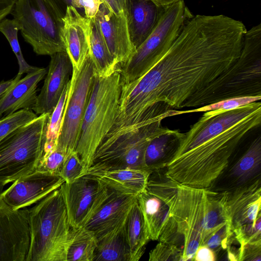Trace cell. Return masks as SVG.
<instances>
[{
    "instance_id": "cell-1",
    "label": "cell",
    "mask_w": 261,
    "mask_h": 261,
    "mask_svg": "<svg viewBox=\"0 0 261 261\" xmlns=\"http://www.w3.org/2000/svg\"><path fill=\"white\" fill-rule=\"evenodd\" d=\"M246 31L242 22L224 15H193L151 69L122 83L118 121L131 124L155 106L181 109L237 60Z\"/></svg>"
},
{
    "instance_id": "cell-2",
    "label": "cell",
    "mask_w": 261,
    "mask_h": 261,
    "mask_svg": "<svg viewBox=\"0 0 261 261\" xmlns=\"http://www.w3.org/2000/svg\"><path fill=\"white\" fill-rule=\"evenodd\" d=\"M146 189L169 206L174 245L181 251V261L193 260L198 247L207 241L206 218L213 191L180 184L161 170L150 174Z\"/></svg>"
},
{
    "instance_id": "cell-3",
    "label": "cell",
    "mask_w": 261,
    "mask_h": 261,
    "mask_svg": "<svg viewBox=\"0 0 261 261\" xmlns=\"http://www.w3.org/2000/svg\"><path fill=\"white\" fill-rule=\"evenodd\" d=\"M261 123V108L219 135L172 156L164 174L180 184L208 189L224 173L242 138Z\"/></svg>"
},
{
    "instance_id": "cell-4",
    "label": "cell",
    "mask_w": 261,
    "mask_h": 261,
    "mask_svg": "<svg viewBox=\"0 0 261 261\" xmlns=\"http://www.w3.org/2000/svg\"><path fill=\"white\" fill-rule=\"evenodd\" d=\"M176 111L169 109L163 112L152 107L136 123L110 130L97 147L86 173L126 168L147 170L144 161L146 147L154 138L173 130L163 127L161 123L165 118L176 115Z\"/></svg>"
},
{
    "instance_id": "cell-5",
    "label": "cell",
    "mask_w": 261,
    "mask_h": 261,
    "mask_svg": "<svg viewBox=\"0 0 261 261\" xmlns=\"http://www.w3.org/2000/svg\"><path fill=\"white\" fill-rule=\"evenodd\" d=\"M261 96V24L244 35L237 60L189 97L181 107L199 108L237 97Z\"/></svg>"
},
{
    "instance_id": "cell-6",
    "label": "cell",
    "mask_w": 261,
    "mask_h": 261,
    "mask_svg": "<svg viewBox=\"0 0 261 261\" xmlns=\"http://www.w3.org/2000/svg\"><path fill=\"white\" fill-rule=\"evenodd\" d=\"M28 211L30 242L25 261H67L72 228L60 188Z\"/></svg>"
},
{
    "instance_id": "cell-7",
    "label": "cell",
    "mask_w": 261,
    "mask_h": 261,
    "mask_svg": "<svg viewBox=\"0 0 261 261\" xmlns=\"http://www.w3.org/2000/svg\"><path fill=\"white\" fill-rule=\"evenodd\" d=\"M121 86L118 68L108 76L95 75L75 149L83 165V175L91 167L95 151L115 122Z\"/></svg>"
},
{
    "instance_id": "cell-8",
    "label": "cell",
    "mask_w": 261,
    "mask_h": 261,
    "mask_svg": "<svg viewBox=\"0 0 261 261\" xmlns=\"http://www.w3.org/2000/svg\"><path fill=\"white\" fill-rule=\"evenodd\" d=\"M66 8L57 0H17L14 18L37 55L50 56L66 51L62 29Z\"/></svg>"
},
{
    "instance_id": "cell-9",
    "label": "cell",
    "mask_w": 261,
    "mask_h": 261,
    "mask_svg": "<svg viewBox=\"0 0 261 261\" xmlns=\"http://www.w3.org/2000/svg\"><path fill=\"white\" fill-rule=\"evenodd\" d=\"M49 114L40 115L0 140V182L6 185L36 170Z\"/></svg>"
},
{
    "instance_id": "cell-10",
    "label": "cell",
    "mask_w": 261,
    "mask_h": 261,
    "mask_svg": "<svg viewBox=\"0 0 261 261\" xmlns=\"http://www.w3.org/2000/svg\"><path fill=\"white\" fill-rule=\"evenodd\" d=\"M193 15L183 0L165 7L152 33L131 57L121 65L122 83L134 81L151 69L169 49Z\"/></svg>"
},
{
    "instance_id": "cell-11",
    "label": "cell",
    "mask_w": 261,
    "mask_h": 261,
    "mask_svg": "<svg viewBox=\"0 0 261 261\" xmlns=\"http://www.w3.org/2000/svg\"><path fill=\"white\" fill-rule=\"evenodd\" d=\"M260 178L219 194L238 253L249 242L261 241Z\"/></svg>"
},
{
    "instance_id": "cell-12",
    "label": "cell",
    "mask_w": 261,
    "mask_h": 261,
    "mask_svg": "<svg viewBox=\"0 0 261 261\" xmlns=\"http://www.w3.org/2000/svg\"><path fill=\"white\" fill-rule=\"evenodd\" d=\"M95 73L88 53L79 71L72 69L57 148L67 155L75 150L84 114L90 97Z\"/></svg>"
},
{
    "instance_id": "cell-13",
    "label": "cell",
    "mask_w": 261,
    "mask_h": 261,
    "mask_svg": "<svg viewBox=\"0 0 261 261\" xmlns=\"http://www.w3.org/2000/svg\"><path fill=\"white\" fill-rule=\"evenodd\" d=\"M69 224L72 228L84 225L109 195L112 189L94 175L86 173L60 187Z\"/></svg>"
},
{
    "instance_id": "cell-14",
    "label": "cell",
    "mask_w": 261,
    "mask_h": 261,
    "mask_svg": "<svg viewBox=\"0 0 261 261\" xmlns=\"http://www.w3.org/2000/svg\"><path fill=\"white\" fill-rule=\"evenodd\" d=\"M0 182V261H25L30 242L28 208L14 211L3 201Z\"/></svg>"
},
{
    "instance_id": "cell-15",
    "label": "cell",
    "mask_w": 261,
    "mask_h": 261,
    "mask_svg": "<svg viewBox=\"0 0 261 261\" xmlns=\"http://www.w3.org/2000/svg\"><path fill=\"white\" fill-rule=\"evenodd\" d=\"M260 108L261 103L256 101L215 115L204 113L179 138L172 156L182 154L219 135Z\"/></svg>"
},
{
    "instance_id": "cell-16",
    "label": "cell",
    "mask_w": 261,
    "mask_h": 261,
    "mask_svg": "<svg viewBox=\"0 0 261 261\" xmlns=\"http://www.w3.org/2000/svg\"><path fill=\"white\" fill-rule=\"evenodd\" d=\"M64 182L59 175L35 170L13 181L1 197L12 210H18L36 203Z\"/></svg>"
},
{
    "instance_id": "cell-17",
    "label": "cell",
    "mask_w": 261,
    "mask_h": 261,
    "mask_svg": "<svg viewBox=\"0 0 261 261\" xmlns=\"http://www.w3.org/2000/svg\"><path fill=\"white\" fill-rule=\"evenodd\" d=\"M94 20L118 65L126 62L136 49L130 38L125 12L115 13L103 3Z\"/></svg>"
},
{
    "instance_id": "cell-18",
    "label": "cell",
    "mask_w": 261,
    "mask_h": 261,
    "mask_svg": "<svg viewBox=\"0 0 261 261\" xmlns=\"http://www.w3.org/2000/svg\"><path fill=\"white\" fill-rule=\"evenodd\" d=\"M44 84L32 109L37 115L51 114L68 84L72 66L66 51L50 56Z\"/></svg>"
},
{
    "instance_id": "cell-19",
    "label": "cell",
    "mask_w": 261,
    "mask_h": 261,
    "mask_svg": "<svg viewBox=\"0 0 261 261\" xmlns=\"http://www.w3.org/2000/svg\"><path fill=\"white\" fill-rule=\"evenodd\" d=\"M91 19L84 16L69 5L63 18L62 37L72 69L82 68L90 48Z\"/></svg>"
},
{
    "instance_id": "cell-20",
    "label": "cell",
    "mask_w": 261,
    "mask_h": 261,
    "mask_svg": "<svg viewBox=\"0 0 261 261\" xmlns=\"http://www.w3.org/2000/svg\"><path fill=\"white\" fill-rule=\"evenodd\" d=\"M137 201V196L121 194L112 189L108 197L83 227L99 239L126 220Z\"/></svg>"
},
{
    "instance_id": "cell-21",
    "label": "cell",
    "mask_w": 261,
    "mask_h": 261,
    "mask_svg": "<svg viewBox=\"0 0 261 261\" xmlns=\"http://www.w3.org/2000/svg\"><path fill=\"white\" fill-rule=\"evenodd\" d=\"M165 7L152 0H126L127 25L132 42L136 49L155 28Z\"/></svg>"
},
{
    "instance_id": "cell-22",
    "label": "cell",
    "mask_w": 261,
    "mask_h": 261,
    "mask_svg": "<svg viewBox=\"0 0 261 261\" xmlns=\"http://www.w3.org/2000/svg\"><path fill=\"white\" fill-rule=\"evenodd\" d=\"M45 68H39L19 79L0 98V116L21 109L32 110L37 98L39 83L47 73Z\"/></svg>"
},
{
    "instance_id": "cell-23",
    "label": "cell",
    "mask_w": 261,
    "mask_h": 261,
    "mask_svg": "<svg viewBox=\"0 0 261 261\" xmlns=\"http://www.w3.org/2000/svg\"><path fill=\"white\" fill-rule=\"evenodd\" d=\"M151 172L145 170L126 168L90 174L119 193L137 196L146 189Z\"/></svg>"
},
{
    "instance_id": "cell-24",
    "label": "cell",
    "mask_w": 261,
    "mask_h": 261,
    "mask_svg": "<svg viewBox=\"0 0 261 261\" xmlns=\"http://www.w3.org/2000/svg\"><path fill=\"white\" fill-rule=\"evenodd\" d=\"M137 197L148 237L149 240H158L162 231L171 218L169 206L162 199L146 189Z\"/></svg>"
},
{
    "instance_id": "cell-25",
    "label": "cell",
    "mask_w": 261,
    "mask_h": 261,
    "mask_svg": "<svg viewBox=\"0 0 261 261\" xmlns=\"http://www.w3.org/2000/svg\"><path fill=\"white\" fill-rule=\"evenodd\" d=\"M260 165L261 137L259 136L230 167L227 175L233 188L248 184L257 178V176L260 175Z\"/></svg>"
},
{
    "instance_id": "cell-26",
    "label": "cell",
    "mask_w": 261,
    "mask_h": 261,
    "mask_svg": "<svg viewBox=\"0 0 261 261\" xmlns=\"http://www.w3.org/2000/svg\"><path fill=\"white\" fill-rule=\"evenodd\" d=\"M126 221L111 232L97 240L93 261H130V249L126 237Z\"/></svg>"
},
{
    "instance_id": "cell-27",
    "label": "cell",
    "mask_w": 261,
    "mask_h": 261,
    "mask_svg": "<svg viewBox=\"0 0 261 261\" xmlns=\"http://www.w3.org/2000/svg\"><path fill=\"white\" fill-rule=\"evenodd\" d=\"M89 53L95 75L108 76L118 68V64L110 53L94 18L91 21Z\"/></svg>"
},
{
    "instance_id": "cell-28",
    "label": "cell",
    "mask_w": 261,
    "mask_h": 261,
    "mask_svg": "<svg viewBox=\"0 0 261 261\" xmlns=\"http://www.w3.org/2000/svg\"><path fill=\"white\" fill-rule=\"evenodd\" d=\"M126 232L130 249V261L139 260L150 240L138 201L133 205L126 221Z\"/></svg>"
},
{
    "instance_id": "cell-29",
    "label": "cell",
    "mask_w": 261,
    "mask_h": 261,
    "mask_svg": "<svg viewBox=\"0 0 261 261\" xmlns=\"http://www.w3.org/2000/svg\"><path fill=\"white\" fill-rule=\"evenodd\" d=\"M97 240L95 234L84 227L72 228L67 261H93Z\"/></svg>"
},
{
    "instance_id": "cell-30",
    "label": "cell",
    "mask_w": 261,
    "mask_h": 261,
    "mask_svg": "<svg viewBox=\"0 0 261 261\" xmlns=\"http://www.w3.org/2000/svg\"><path fill=\"white\" fill-rule=\"evenodd\" d=\"M183 133L178 130L161 135L153 139L146 147L144 161L147 170L152 171L164 168L170 159L167 155L170 142L180 138Z\"/></svg>"
},
{
    "instance_id": "cell-31",
    "label": "cell",
    "mask_w": 261,
    "mask_h": 261,
    "mask_svg": "<svg viewBox=\"0 0 261 261\" xmlns=\"http://www.w3.org/2000/svg\"><path fill=\"white\" fill-rule=\"evenodd\" d=\"M69 84L70 81L65 88L57 105L49 115L46 124L45 141L41 159L46 156L57 147Z\"/></svg>"
},
{
    "instance_id": "cell-32",
    "label": "cell",
    "mask_w": 261,
    "mask_h": 261,
    "mask_svg": "<svg viewBox=\"0 0 261 261\" xmlns=\"http://www.w3.org/2000/svg\"><path fill=\"white\" fill-rule=\"evenodd\" d=\"M21 26L13 19L5 18L0 22V32L5 36L15 54L19 65L18 74L22 75L35 70L38 68L29 65L23 57L18 40V32Z\"/></svg>"
},
{
    "instance_id": "cell-33",
    "label": "cell",
    "mask_w": 261,
    "mask_h": 261,
    "mask_svg": "<svg viewBox=\"0 0 261 261\" xmlns=\"http://www.w3.org/2000/svg\"><path fill=\"white\" fill-rule=\"evenodd\" d=\"M261 96H242L227 98L202 106L196 109L177 111V115L194 112H202L208 115H215L252 102L260 100Z\"/></svg>"
},
{
    "instance_id": "cell-34",
    "label": "cell",
    "mask_w": 261,
    "mask_h": 261,
    "mask_svg": "<svg viewBox=\"0 0 261 261\" xmlns=\"http://www.w3.org/2000/svg\"><path fill=\"white\" fill-rule=\"evenodd\" d=\"M32 110L21 109L0 119V140L37 117Z\"/></svg>"
},
{
    "instance_id": "cell-35",
    "label": "cell",
    "mask_w": 261,
    "mask_h": 261,
    "mask_svg": "<svg viewBox=\"0 0 261 261\" xmlns=\"http://www.w3.org/2000/svg\"><path fill=\"white\" fill-rule=\"evenodd\" d=\"M83 165L78 153L75 151L68 154L59 173L65 182L70 183L83 175Z\"/></svg>"
},
{
    "instance_id": "cell-36",
    "label": "cell",
    "mask_w": 261,
    "mask_h": 261,
    "mask_svg": "<svg viewBox=\"0 0 261 261\" xmlns=\"http://www.w3.org/2000/svg\"><path fill=\"white\" fill-rule=\"evenodd\" d=\"M66 156L64 151L56 148L40 161L36 170L59 176Z\"/></svg>"
},
{
    "instance_id": "cell-37",
    "label": "cell",
    "mask_w": 261,
    "mask_h": 261,
    "mask_svg": "<svg viewBox=\"0 0 261 261\" xmlns=\"http://www.w3.org/2000/svg\"><path fill=\"white\" fill-rule=\"evenodd\" d=\"M181 251L176 246L162 242L150 251L149 261H181Z\"/></svg>"
},
{
    "instance_id": "cell-38",
    "label": "cell",
    "mask_w": 261,
    "mask_h": 261,
    "mask_svg": "<svg viewBox=\"0 0 261 261\" xmlns=\"http://www.w3.org/2000/svg\"><path fill=\"white\" fill-rule=\"evenodd\" d=\"M239 261H261V241L249 242L239 251Z\"/></svg>"
},
{
    "instance_id": "cell-39",
    "label": "cell",
    "mask_w": 261,
    "mask_h": 261,
    "mask_svg": "<svg viewBox=\"0 0 261 261\" xmlns=\"http://www.w3.org/2000/svg\"><path fill=\"white\" fill-rule=\"evenodd\" d=\"M103 0H71V6L84 9L85 16L90 19L95 18Z\"/></svg>"
},
{
    "instance_id": "cell-40",
    "label": "cell",
    "mask_w": 261,
    "mask_h": 261,
    "mask_svg": "<svg viewBox=\"0 0 261 261\" xmlns=\"http://www.w3.org/2000/svg\"><path fill=\"white\" fill-rule=\"evenodd\" d=\"M216 254L206 245H200L197 249L193 260L195 261H215Z\"/></svg>"
},
{
    "instance_id": "cell-41",
    "label": "cell",
    "mask_w": 261,
    "mask_h": 261,
    "mask_svg": "<svg viewBox=\"0 0 261 261\" xmlns=\"http://www.w3.org/2000/svg\"><path fill=\"white\" fill-rule=\"evenodd\" d=\"M17 0H0V22L13 11Z\"/></svg>"
},
{
    "instance_id": "cell-42",
    "label": "cell",
    "mask_w": 261,
    "mask_h": 261,
    "mask_svg": "<svg viewBox=\"0 0 261 261\" xmlns=\"http://www.w3.org/2000/svg\"><path fill=\"white\" fill-rule=\"evenodd\" d=\"M109 9L115 13L125 12L126 0H103Z\"/></svg>"
},
{
    "instance_id": "cell-43",
    "label": "cell",
    "mask_w": 261,
    "mask_h": 261,
    "mask_svg": "<svg viewBox=\"0 0 261 261\" xmlns=\"http://www.w3.org/2000/svg\"><path fill=\"white\" fill-rule=\"evenodd\" d=\"M21 75L17 73L14 78L6 81H3L0 82V98L12 85L21 79Z\"/></svg>"
},
{
    "instance_id": "cell-44",
    "label": "cell",
    "mask_w": 261,
    "mask_h": 261,
    "mask_svg": "<svg viewBox=\"0 0 261 261\" xmlns=\"http://www.w3.org/2000/svg\"><path fill=\"white\" fill-rule=\"evenodd\" d=\"M159 5L166 7L180 0H152Z\"/></svg>"
}]
</instances>
